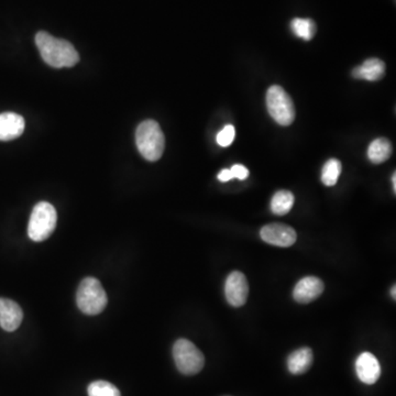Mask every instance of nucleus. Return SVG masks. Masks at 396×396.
<instances>
[{
  "label": "nucleus",
  "instance_id": "18",
  "mask_svg": "<svg viewBox=\"0 0 396 396\" xmlns=\"http://www.w3.org/2000/svg\"><path fill=\"white\" fill-rule=\"evenodd\" d=\"M341 174V162L337 159H330L324 165L322 171V182L326 186H334Z\"/></svg>",
  "mask_w": 396,
  "mask_h": 396
},
{
  "label": "nucleus",
  "instance_id": "17",
  "mask_svg": "<svg viewBox=\"0 0 396 396\" xmlns=\"http://www.w3.org/2000/svg\"><path fill=\"white\" fill-rule=\"evenodd\" d=\"M290 29L296 37L305 40V41H310L312 38L315 37L317 27H316L314 20L308 19V18H295L290 23Z\"/></svg>",
  "mask_w": 396,
  "mask_h": 396
},
{
  "label": "nucleus",
  "instance_id": "15",
  "mask_svg": "<svg viewBox=\"0 0 396 396\" xmlns=\"http://www.w3.org/2000/svg\"><path fill=\"white\" fill-rule=\"evenodd\" d=\"M393 152L392 143L387 138H379L372 141L368 149V158L374 164H381L389 160Z\"/></svg>",
  "mask_w": 396,
  "mask_h": 396
},
{
  "label": "nucleus",
  "instance_id": "5",
  "mask_svg": "<svg viewBox=\"0 0 396 396\" xmlns=\"http://www.w3.org/2000/svg\"><path fill=\"white\" fill-rule=\"evenodd\" d=\"M173 358L179 371L185 375L200 373L204 368V354L190 340L179 339L175 342Z\"/></svg>",
  "mask_w": 396,
  "mask_h": 396
},
{
  "label": "nucleus",
  "instance_id": "2",
  "mask_svg": "<svg viewBox=\"0 0 396 396\" xmlns=\"http://www.w3.org/2000/svg\"><path fill=\"white\" fill-rule=\"evenodd\" d=\"M135 142L140 154L151 162L158 161L164 152V133L157 121L141 123L135 131Z\"/></svg>",
  "mask_w": 396,
  "mask_h": 396
},
{
  "label": "nucleus",
  "instance_id": "22",
  "mask_svg": "<svg viewBox=\"0 0 396 396\" xmlns=\"http://www.w3.org/2000/svg\"><path fill=\"white\" fill-rule=\"evenodd\" d=\"M232 179H234V174H232L230 169H225L218 174V180L220 182H228V181L232 180Z\"/></svg>",
  "mask_w": 396,
  "mask_h": 396
},
{
  "label": "nucleus",
  "instance_id": "20",
  "mask_svg": "<svg viewBox=\"0 0 396 396\" xmlns=\"http://www.w3.org/2000/svg\"><path fill=\"white\" fill-rule=\"evenodd\" d=\"M234 137H236V130H234V127L232 125H228V126L225 127L220 131V133L217 135V143L220 145V147H229L234 142Z\"/></svg>",
  "mask_w": 396,
  "mask_h": 396
},
{
  "label": "nucleus",
  "instance_id": "21",
  "mask_svg": "<svg viewBox=\"0 0 396 396\" xmlns=\"http://www.w3.org/2000/svg\"><path fill=\"white\" fill-rule=\"evenodd\" d=\"M230 170H232V174H234V177H236V179H239V180L244 181L246 180V179H248L249 171L248 169L246 168V166H244V165H234V166H232Z\"/></svg>",
  "mask_w": 396,
  "mask_h": 396
},
{
  "label": "nucleus",
  "instance_id": "1",
  "mask_svg": "<svg viewBox=\"0 0 396 396\" xmlns=\"http://www.w3.org/2000/svg\"><path fill=\"white\" fill-rule=\"evenodd\" d=\"M35 45L43 61L50 67L63 69L74 67L79 63V53L67 40L59 39L45 31H40L35 35Z\"/></svg>",
  "mask_w": 396,
  "mask_h": 396
},
{
  "label": "nucleus",
  "instance_id": "16",
  "mask_svg": "<svg viewBox=\"0 0 396 396\" xmlns=\"http://www.w3.org/2000/svg\"><path fill=\"white\" fill-rule=\"evenodd\" d=\"M294 195L290 191H278L272 197L271 200V210L278 216L288 214L294 205Z\"/></svg>",
  "mask_w": 396,
  "mask_h": 396
},
{
  "label": "nucleus",
  "instance_id": "14",
  "mask_svg": "<svg viewBox=\"0 0 396 396\" xmlns=\"http://www.w3.org/2000/svg\"><path fill=\"white\" fill-rule=\"evenodd\" d=\"M312 360H314V356L310 348H300V349L295 350L288 357V371L295 375L305 373L312 367Z\"/></svg>",
  "mask_w": 396,
  "mask_h": 396
},
{
  "label": "nucleus",
  "instance_id": "12",
  "mask_svg": "<svg viewBox=\"0 0 396 396\" xmlns=\"http://www.w3.org/2000/svg\"><path fill=\"white\" fill-rule=\"evenodd\" d=\"M25 127V119L18 113H0V140L9 141L18 138L23 135Z\"/></svg>",
  "mask_w": 396,
  "mask_h": 396
},
{
  "label": "nucleus",
  "instance_id": "8",
  "mask_svg": "<svg viewBox=\"0 0 396 396\" xmlns=\"http://www.w3.org/2000/svg\"><path fill=\"white\" fill-rule=\"evenodd\" d=\"M260 236L266 244L281 248L293 246L298 239L295 230L284 224L266 225L261 229Z\"/></svg>",
  "mask_w": 396,
  "mask_h": 396
},
{
  "label": "nucleus",
  "instance_id": "10",
  "mask_svg": "<svg viewBox=\"0 0 396 396\" xmlns=\"http://www.w3.org/2000/svg\"><path fill=\"white\" fill-rule=\"evenodd\" d=\"M23 312L16 302L0 298V327L6 332H15L21 325Z\"/></svg>",
  "mask_w": 396,
  "mask_h": 396
},
{
  "label": "nucleus",
  "instance_id": "3",
  "mask_svg": "<svg viewBox=\"0 0 396 396\" xmlns=\"http://www.w3.org/2000/svg\"><path fill=\"white\" fill-rule=\"evenodd\" d=\"M107 294L97 278H86L77 288V307L85 315H98L106 307Z\"/></svg>",
  "mask_w": 396,
  "mask_h": 396
},
{
  "label": "nucleus",
  "instance_id": "24",
  "mask_svg": "<svg viewBox=\"0 0 396 396\" xmlns=\"http://www.w3.org/2000/svg\"><path fill=\"white\" fill-rule=\"evenodd\" d=\"M391 295H392V298H393L394 300H395V298H396V288H395V285H394L393 288H392Z\"/></svg>",
  "mask_w": 396,
  "mask_h": 396
},
{
  "label": "nucleus",
  "instance_id": "4",
  "mask_svg": "<svg viewBox=\"0 0 396 396\" xmlns=\"http://www.w3.org/2000/svg\"><path fill=\"white\" fill-rule=\"evenodd\" d=\"M57 220L55 207L47 202L38 203L30 216L28 236L33 242H45L55 232Z\"/></svg>",
  "mask_w": 396,
  "mask_h": 396
},
{
  "label": "nucleus",
  "instance_id": "9",
  "mask_svg": "<svg viewBox=\"0 0 396 396\" xmlns=\"http://www.w3.org/2000/svg\"><path fill=\"white\" fill-rule=\"evenodd\" d=\"M356 372L360 381L363 383L371 384L377 383L381 375V366L374 354L370 352H362L356 361Z\"/></svg>",
  "mask_w": 396,
  "mask_h": 396
},
{
  "label": "nucleus",
  "instance_id": "7",
  "mask_svg": "<svg viewBox=\"0 0 396 396\" xmlns=\"http://www.w3.org/2000/svg\"><path fill=\"white\" fill-rule=\"evenodd\" d=\"M249 285L246 276L239 271L229 274L225 284V295L227 302L234 307H240L246 304L248 298Z\"/></svg>",
  "mask_w": 396,
  "mask_h": 396
},
{
  "label": "nucleus",
  "instance_id": "11",
  "mask_svg": "<svg viewBox=\"0 0 396 396\" xmlns=\"http://www.w3.org/2000/svg\"><path fill=\"white\" fill-rule=\"evenodd\" d=\"M324 288L325 286L320 278L315 276L302 278L294 288V300L300 304L310 303L322 295Z\"/></svg>",
  "mask_w": 396,
  "mask_h": 396
},
{
  "label": "nucleus",
  "instance_id": "6",
  "mask_svg": "<svg viewBox=\"0 0 396 396\" xmlns=\"http://www.w3.org/2000/svg\"><path fill=\"white\" fill-rule=\"evenodd\" d=\"M266 107L271 117L281 126H290L295 119V107L293 101L278 85H273L268 89Z\"/></svg>",
  "mask_w": 396,
  "mask_h": 396
},
{
  "label": "nucleus",
  "instance_id": "19",
  "mask_svg": "<svg viewBox=\"0 0 396 396\" xmlns=\"http://www.w3.org/2000/svg\"><path fill=\"white\" fill-rule=\"evenodd\" d=\"M89 396H121L120 391L107 381H95L89 384Z\"/></svg>",
  "mask_w": 396,
  "mask_h": 396
},
{
  "label": "nucleus",
  "instance_id": "13",
  "mask_svg": "<svg viewBox=\"0 0 396 396\" xmlns=\"http://www.w3.org/2000/svg\"><path fill=\"white\" fill-rule=\"evenodd\" d=\"M385 74V63L379 59H369L363 62V64L356 67L352 71L354 79H366V81H379Z\"/></svg>",
  "mask_w": 396,
  "mask_h": 396
},
{
  "label": "nucleus",
  "instance_id": "23",
  "mask_svg": "<svg viewBox=\"0 0 396 396\" xmlns=\"http://www.w3.org/2000/svg\"><path fill=\"white\" fill-rule=\"evenodd\" d=\"M392 182H393V190L396 192V174L394 173L393 176H392Z\"/></svg>",
  "mask_w": 396,
  "mask_h": 396
}]
</instances>
